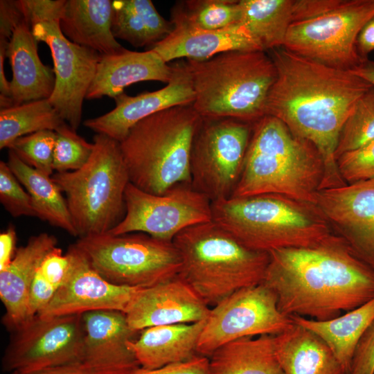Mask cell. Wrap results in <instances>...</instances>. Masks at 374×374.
I'll return each mask as SVG.
<instances>
[{
  "label": "cell",
  "mask_w": 374,
  "mask_h": 374,
  "mask_svg": "<svg viewBox=\"0 0 374 374\" xmlns=\"http://www.w3.org/2000/svg\"><path fill=\"white\" fill-rule=\"evenodd\" d=\"M268 52L276 78L267 98L265 116L277 118L319 151L324 163L321 190L347 185L335 159L339 134L357 101L373 87L350 70L325 65L283 47Z\"/></svg>",
  "instance_id": "obj_1"
},
{
  "label": "cell",
  "mask_w": 374,
  "mask_h": 374,
  "mask_svg": "<svg viewBox=\"0 0 374 374\" xmlns=\"http://www.w3.org/2000/svg\"><path fill=\"white\" fill-rule=\"evenodd\" d=\"M269 255L262 283L287 316L328 321L374 299V269L335 234L314 247L274 249Z\"/></svg>",
  "instance_id": "obj_2"
},
{
  "label": "cell",
  "mask_w": 374,
  "mask_h": 374,
  "mask_svg": "<svg viewBox=\"0 0 374 374\" xmlns=\"http://www.w3.org/2000/svg\"><path fill=\"white\" fill-rule=\"evenodd\" d=\"M324 177L317 148L266 115L253 123L242 170L231 197L279 194L316 204Z\"/></svg>",
  "instance_id": "obj_3"
},
{
  "label": "cell",
  "mask_w": 374,
  "mask_h": 374,
  "mask_svg": "<svg viewBox=\"0 0 374 374\" xmlns=\"http://www.w3.org/2000/svg\"><path fill=\"white\" fill-rule=\"evenodd\" d=\"M212 215L214 222L258 251L312 247L335 234L316 204L279 194L212 202Z\"/></svg>",
  "instance_id": "obj_4"
},
{
  "label": "cell",
  "mask_w": 374,
  "mask_h": 374,
  "mask_svg": "<svg viewBox=\"0 0 374 374\" xmlns=\"http://www.w3.org/2000/svg\"><path fill=\"white\" fill-rule=\"evenodd\" d=\"M201 118L191 104L168 108L136 123L119 143L130 183L154 195L190 184V150Z\"/></svg>",
  "instance_id": "obj_5"
},
{
  "label": "cell",
  "mask_w": 374,
  "mask_h": 374,
  "mask_svg": "<svg viewBox=\"0 0 374 374\" xmlns=\"http://www.w3.org/2000/svg\"><path fill=\"white\" fill-rule=\"evenodd\" d=\"M172 242L181 258L178 276L209 307L263 281L269 253L245 247L213 220L186 228Z\"/></svg>",
  "instance_id": "obj_6"
},
{
  "label": "cell",
  "mask_w": 374,
  "mask_h": 374,
  "mask_svg": "<svg viewBox=\"0 0 374 374\" xmlns=\"http://www.w3.org/2000/svg\"><path fill=\"white\" fill-rule=\"evenodd\" d=\"M202 118H228L253 124L265 116L275 65L262 51H231L204 60H186Z\"/></svg>",
  "instance_id": "obj_7"
},
{
  "label": "cell",
  "mask_w": 374,
  "mask_h": 374,
  "mask_svg": "<svg viewBox=\"0 0 374 374\" xmlns=\"http://www.w3.org/2000/svg\"><path fill=\"white\" fill-rule=\"evenodd\" d=\"M93 143L92 154L82 168L51 176L66 196L78 238L109 232L125 213L130 179L120 143L101 134L94 136Z\"/></svg>",
  "instance_id": "obj_8"
},
{
  "label": "cell",
  "mask_w": 374,
  "mask_h": 374,
  "mask_svg": "<svg viewBox=\"0 0 374 374\" xmlns=\"http://www.w3.org/2000/svg\"><path fill=\"white\" fill-rule=\"evenodd\" d=\"M107 281L146 288L178 276L179 253L172 241L143 233H109L79 238L75 243Z\"/></svg>",
  "instance_id": "obj_9"
},
{
  "label": "cell",
  "mask_w": 374,
  "mask_h": 374,
  "mask_svg": "<svg viewBox=\"0 0 374 374\" xmlns=\"http://www.w3.org/2000/svg\"><path fill=\"white\" fill-rule=\"evenodd\" d=\"M253 125L233 118H201L190 150V185L211 202L231 197Z\"/></svg>",
  "instance_id": "obj_10"
},
{
  "label": "cell",
  "mask_w": 374,
  "mask_h": 374,
  "mask_svg": "<svg viewBox=\"0 0 374 374\" xmlns=\"http://www.w3.org/2000/svg\"><path fill=\"white\" fill-rule=\"evenodd\" d=\"M374 18V0H341L317 17L292 24L283 48L325 65L352 70L366 59L357 41L365 25Z\"/></svg>",
  "instance_id": "obj_11"
},
{
  "label": "cell",
  "mask_w": 374,
  "mask_h": 374,
  "mask_svg": "<svg viewBox=\"0 0 374 374\" xmlns=\"http://www.w3.org/2000/svg\"><path fill=\"white\" fill-rule=\"evenodd\" d=\"M125 205L123 218L107 233H143L173 241L186 228L213 220L211 201L188 184L175 186L163 195H154L129 183Z\"/></svg>",
  "instance_id": "obj_12"
},
{
  "label": "cell",
  "mask_w": 374,
  "mask_h": 374,
  "mask_svg": "<svg viewBox=\"0 0 374 374\" xmlns=\"http://www.w3.org/2000/svg\"><path fill=\"white\" fill-rule=\"evenodd\" d=\"M282 313L275 294L264 284L240 289L210 310L197 344V353L209 357L222 345L262 335H277L292 326Z\"/></svg>",
  "instance_id": "obj_13"
},
{
  "label": "cell",
  "mask_w": 374,
  "mask_h": 374,
  "mask_svg": "<svg viewBox=\"0 0 374 374\" xmlns=\"http://www.w3.org/2000/svg\"><path fill=\"white\" fill-rule=\"evenodd\" d=\"M14 332L2 358L5 371L28 373L82 363V314L35 316Z\"/></svg>",
  "instance_id": "obj_14"
},
{
  "label": "cell",
  "mask_w": 374,
  "mask_h": 374,
  "mask_svg": "<svg viewBox=\"0 0 374 374\" xmlns=\"http://www.w3.org/2000/svg\"><path fill=\"white\" fill-rule=\"evenodd\" d=\"M32 31L37 42L48 46L53 61L55 83L48 100L62 119L76 131L81 123L83 100L101 54L68 39L60 29L59 20L35 24Z\"/></svg>",
  "instance_id": "obj_15"
},
{
  "label": "cell",
  "mask_w": 374,
  "mask_h": 374,
  "mask_svg": "<svg viewBox=\"0 0 374 374\" xmlns=\"http://www.w3.org/2000/svg\"><path fill=\"white\" fill-rule=\"evenodd\" d=\"M66 253L69 259L66 278L50 303L37 316L47 318L98 310L125 313L141 288L117 285L105 280L75 244Z\"/></svg>",
  "instance_id": "obj_16"
},
{
  "label": "cell",
  "mask_w": 374,
  "mask_h": 374,
  "mask_svg": "<svg viewBox=\"0 0 374 374\" xmlns=\"http://www.w3.org/2000/svg\"><path fill=\"white\" fill-rule=\"evenodd\" d=\"M316 204L334 233L374 269V180L320 190Z\"/></svg>",
  "instance_id": "obj_17"
},
{
  "label": "cell",
  "mask_w": 374,
  "mask_h": 374,
  "mask_svg": "<svg viewBox=\"0 0 374 374\" xmlns=\"http://www.w3.org/2000/svg\"><path fill=\"white\" fill-rule=\"evenodd\" d=\"M172 66V78L166 86L135 96L123 92L114 98L115 108L102 116L84 121V125L96 134H105L120 143L142 119L170 107L193 104L195 96L186 60H181Z\"/></svg>",
  "instance_id": "obj_18"
},
{
  "label": "cell",
  "mask_w": 374,
  "mask_h": 374,
  "mask_svg": "<svg viewBox=\"0 0 374 374\" xmlns=\"http://www.w3.org/2000/svg\"><path fill=\"white\" fill-rule=\"evenodd\" d=\"M82 317V363L89 374H132L141 367L129 346L138 332L130 328L124 312L98 310Z\"/></svg>",
  "instance_id": "obj_19"
},
{
  "label": "cell",
  "mask_w": 374,
  "mask_h": 374,
  "mask_svg": "<svg viewBox=\"0 0 374 374\" xmlns=\"http://www.w3.org/2000/svg\"><path fill=\"white\" fill-rule=\"evenodd\" d=\"M210 307L177 276L138 290L125 314L135 332L157 326L192 323L206 320Z\"/></svg>",
  "instance_id": "obj_20"
},
{
  "label": "cell",
  "mask_w": 374,
  "mask_h": 374,
  "mask_svg": "<svg viewBox=\"0 0 374 374\" xmlns=\"http://www.w3.org/2000/svg\"><path fill=\"white\" fill-rule=\"evenodd\" d=\"M57 243L56 238L47 233L31 236L24 246L16 249L9 265L0 271V299L5 308L3 323L12 331L30 319V287L44 257Z\"/></svg>",
  "instance_id": "obj_21"
},
{
  "label": "cell",
  "mask_w": 374,
  "mask_h": 374,
  "mask_svg": "<svg viewBox=\"0 0 374 374\" xmlns=\"http://www.w3.org/2000/svg\"><path fill=\"white\" fill-rule=\"evenodd\" d=\"M172 75V66L152 49L138 52L123 48L115 53L101 54L86 99L114 98L123 93L125 87L142 81L168 84Z\"/></svg>",
  "instance_id": "obj_22"
},
{
  "label": "cell",
  "mask_w": 374,
  "mask_h": 374,
  "mask_svg": "<svg viewBox=\"0 0 374 374\" xmlns=\"http://www.w3.org/2000/svg\"><path fill=\"white\" fill-rule=\"evenodd\" d=\"M150 49L167 63L184 58L204 60L231 51H262L241 22L213 30L174 27L168 37Z\"/></svg>",
  "instance_id": "obj_23"
},
{
  "label": "cell",
  "mask_w": 374,
  "mask_h": 374,
  "mask_svg": "<svg viewBox=\"0 0 374 374\" xmlns=\"http://www.w3.org/2000/svg\"><path fill=\"white\" fill-rule=\"evenodd\" d=\"M37 41L26 20L14 29L7 49L12 78L10 91L13 105L49 99L55 83L53 69L44 65L37 51Z\"/></svg>",
  "instance_id": "obj_24"
},
{
  "label": "cell",
  "mask_w": 374,
  "mask_h": 374,
  "mask_svg": "<svg viewBox=\"0 0 374 374\" xmlns=\"http://www.w3.org/2000/svg\"><path fill=\"white\" fill-rule=\"evenodd\" d=\"M206 320L150 327L129 341L141 367L156 369L198 355L197 344Z\"/></svg>",
  "instance_id": "obj_25"
},
{
  "label": "cell",
  "mask_w": 374,
  "mask_h": 374,
  "mask_svg": "<svg viewBox=\"0 0 374 374\" xmlns=\"http://www.w3.org/2000/svg\"><path fill=\"white\" fill-rule=\"evenodd\" d=\"M112 1L66 0L60 19V29L71 42L102 55L124 47L112 32Z\"/></svg>",
  "instance_id": "obj_26"
},
{
  "label": "cell",
  "mask_w": 374,
  "mask_h": 374,
  "mask_svg": "<svg viewBox=\"0 0 374 374\" xmlns=\"http://www.w3.org/2000/svg\"><path fill=\"white\" fill-rule=\"evenodd\" d=\"M275 343L284 374H348L327 344L300 325L276 335Z\"/></svg>",
  "instance_id": "obj_27"
},
{
  "label": "cell",
  "mask_w": 374,
  "mask_h": 374,
  "mask_svg": "<svg viewBox=\"0 0 374 374\" xmlns=\"http://www.w3.org/2000/svg\"><path fill=\"white\" fill-rule=\"evenodd\" d=\"M275 336L246 337L226 343L209 358L212 374H284L278 362Z\"/></svg>",
  "instance_id": "obj_28"
},
{
  "label": "cell",
  "mask_w": 374,
  "mask_h": 374,
  "mask_svg": "<svg viewBox=\"0 0 374 374\" xmlns=\"http://www.w3.org/2000/svg\"><path fill=\"white\" fill-rule=\"evenodd\" d=\"M321 337L330 347L345 371L350 374L357 346L374 320V299L365 304L328 321L290 317Z\"/></svg>",
  "instance_id": "obj_29"
},
{
  "label": "cell",
  "mask_w": 374,
  "mask_h": 374,
  "mask_svg": "<svg viewBox=\"0 0 374 374\" xmlns=\"http://www.w3.org/2000/svg\"><path fill=\"white\" fill-rule=\"evenodd\" d=\"M112 32L116 39L135 47L148 46L168 37L173 30L150 0L112 1Z\"/></svg>",
  "instance_id": "obj_30"
},
{
  "label": "cell",
  "mask_w": 374,
  "mask_h": 374,
  "mask_svg": "<svg viewBox=\"0 0 374 374\" xmlns=\"http://www.w3.org/2000/svg\"><path fill=\"white\" fill-rule=\"evenodd\" d=\"M7 163L29 194L35 217L77 237L66 199L51 177L27 165L10 150Z\"/></svg>",
  "instance_id": "obj_31"
},
{
  "label": "cell",
  "mask_w": 374,
  "mask_h": 374,
  "mask_svg": "<svg viewBox=\"0 0 374 374\" xmlns=\"http://www.w3.org/2000/svg\"><path fill=\"white\" fill-rule=\"evenodd\" d=\"M241 20L263 51L283 46L295 0H240Z\"/></svg>",
  "instance_id": "obj_32"
},
{
  "label": "cell",
  "mask_w": 374,
  "mask_h": 374,
  "mask_svg": "<svg viewBox=\"0 0 374 374\" xmlns=\"http://www.w3.org/2000/svg\"><path fill=\"white\" fill-rule=\"evenodd\" d=\"M66 122L48 99L22 103L0 110V149L18 138L42 130L55 131Z\"/></svg>",
  "instance_id": "obj_33"
},
{
  "label": "cell",
  "mask_w": 374,
  "mask_h": 374,
  "mask_svg": "<svg viewBox=\"0 0 374 374\" xmlns=\"http://www.w3.org/2000/svg\"><path fill=\"white\" fill-rule=\"evenodd\" d=\"M240 1L187 0L177 2L171 10L174 27L218 30L240 22Z\"/></svg>",
  "instance_id": "obj_34"
},
{
  "label": "cell",
  "mask_w": 374,
  "mask_h": 374,
  "mask_svg": "<svg viewBox=\"0 0 374 374\" xmlns=\"http://www.w3.org/2000/svg\"><path fill=\"white\" fill-rule=\"evenodd\" d=\"M374 140V87L356 103L339 134L335 159Z\"/></svg>",
  "instance_id": "obj_35"
},
{
  "label": "cell",
  "mask_w": 374,
  "mask_h": 374,
  "mask_svg": "<svg viewBox=\"0 0 374 374\" xmlns=\"http://www.w3.org/2000/svg\"><path fill=\"white\" fill-rule=\"evenodd\" d=\"M53 168L56 172L74 171L89 159L93 143H89L66 123L55 131Z\"/></svg>",
  "instance_id": "obj_36"
},
{
  "label": "cell",
  "mask_w": 374,
  "mask_h": 374,
  "mask_svg": "<svg viewBox=\"0 0 374 374\" xmlns=\"http://www.w3.org/2000/svg\"><path fill=\"white\" fill-rule=\"evenodd\" d=\"M56 134L42 130L16 139L8 148L25 163L51 177Z\"/></svg>",
  "instance_id": "obj_37"
},
{
  "label": "cell",
  "mask_w": 374,
  "mask_h": 374,
  "mask_svg": "<svg viewBox=\"0 0 374 374\" xmlns=\"http://www.w3.org/2000/svg\"><path fill=\"white\" fill-rule=\"evenodd\" d=\"M336 163L339 173L347 185L374 180V140L342 154Z\"/></svg>",
  "instance_id": "obj_38"
},
{
  "label": "cell",
  "mask_w": 374,
  "mask_h": 374,
  "mask_svg": "<svg viewBox=\"0 0 374 374\" xmlns=\"http://www.w3.org/2000/svg\"><path fill=\"white\" fill-rule=\"evenodd\" d=\"M0 201L12 217H35L29 194L3 161H0Z\"/></svg>",
  "instance_id": "obj_39"
},
{
  "label": "cell",
  "mask_w": 374,
  "mask_h": 374,
  "mask_svg": "<svg viewBox=\"0 0 374 374\" xmlns=\"http://www.w3.org/2000/svg\"><path fill=\"white\" fill-rule=\"evenodd\" d=\"M25 20L32 26L49 20H59L66 0H19Z\"/></svg>",
  "instance_id": "obj_40"
},
{
  "label": "cell",
  "mask_w": 374,
  "mask_h": 374,
  "mask_svg": "<svg viewBox=\"0 0 374 374\" xmlns=\"http://www.w3.org/2000/svg\"><path fill=\"white\" fill-rule=\"evenodd\" d=\"M350 374H374V320L357 346Z\"/></svg>",
  "instance_id": "obj_41"
},
{
  "label": "cell",
  "mask_w": 374,
  "mask_h": 374,
  "mask_svg": "<svg viewBox=\"0 0 374 374\" xmlns=\"http://www.w3.org/2000/svg\"><path fill=\"white\" fill-rule=\"evenodd\" d=\"M69 267V259L67 254H63L62 249L56 247L44 257L39 271L57 290L64 282Z\"/></svg>",
  "instance_id": "obj_42"
},
{
  "label": "cell",
  "mask_w": 374,
  "mask_h": 374,
  "mask_svg": "<svg viewBox=\"0 0 374 374\" xmlns=\"http://www.w3.org/2000/svg\"><path fill=\"white\" fill-rule=\"evenodd\" d=\"M132 374H212L209 358L198 355L193 359L179 363L170 364L156 369L140 367Z\"/></svg>",
  "instance_id": "obj_43"
},
{
  "label": "cell",
  "mask_w": 374,
  "mask_h": 374,
  "mask_svg": "<svg viewBox=\"0 0 374 374\" xmlns=\"http://www.w3.org/2000/svg\"><path fill=\"white\" fill-rule=\"evenodd\" d=\"M57 289L42 275L39 269L30 287L28 297L30 319L39 314L53 299Z\"/></svg>",
  "instance_id": "obj_44"
},
{
  "label": "cell",
  "mask_w": 374,
  "mask_h": 374,
  "mask_svg": "<svg viewBox=\"0 0 374 374\" xmlns=\"http://www.w3.org/2000/svg\"><path fill=\"white\" fill-rule=\"evenodd\" d=\"M24 20L19 0L0 1V38L10 40L15 27Z\"/></svg>",
  "instance_id": "obj_45"
},
{
  "label": "cell",
  "mask_w": 374,
  "mask_h": 374,
  "mask_svg": "<svg viewBox=\"0 0 374 374\" xmlns=\"http://www.w3.org/2000/svg\"><path fill=\"white\" fill-rule=\"evenodd\" d=\"M341 0H295V23L309 20L335 8Z\"/></svg>",
  "instance_id": "obj_46"
},
{
  "label": "cell",
  "mask_w": 374,
  "mask_h": 374,
  "mask_svg": "<svg viewBox=\"0 0 374 374\" xmlns=\"http://www.w3.org/2000/svg\"><path fill=\"white\" fill-rule=\"evenodd\" d=\"M16 233L13 226H10L0 234V271L6 269L15 254Z\"/></svg>",
  "instance_id": "obj_47"
},
{
  "label": "cell",
  "mask_w": 374,
  "mask_h": 374,
  "mask_svg": "<svg viewBox=\"0 0 374 374\" xmlns=\"http://www.w3.org/2000/svg\"><path fill=\"white\" fill-rule=\"evenodd\" d=\"M360 55L367 59V55L374 51V18L368 21L361 30L357 41Z\"/></svg>",
  "instance_id": "obj_48"
},
{
  "label": "cell",
  "mask_w": 374,
  "mask_h": 374,
  "mask_svg": "<svg viewBox=\"0 0 374 374\" xmlns=\"http://www.w3.org/2000/svg\"><path fill=\"white\" fill-rule=\"evenodd\" d=\"M11 374H89L82 363L71 364L43 368L28 373H12Z\"/></svg>",
  "instance_id": "obj_49"
},
{
  "label": "cell",
  "mask_w": 374,
  "mask_h": 374,
  "mask_svg": "<svg viewBox=\"0 0 374 374\" xmlns=\"http://www.w3.org/2000/svg\"><path fill=\"white\" fill-rule=\"evenodd\" d=\"M8 44V39L0 38V96L10 98V83L6 79L4 72V60L7 57L6 54Z\"/></svg>",
  "instance_id": "obj_50"
},
{
  "label": "cell",
  "mask_w": 374,
  "mask_h": 374,
  "mask_svg": "<svg viewBox=\"0 0 374 374\" xmlns=\"http://www.w3.org/2000/svg\"><path fill=\"white\" fill-rule=\"evenodd\" d=\"M352 73L367 81L374 87V62L368 59L350 70Z\"/></svg>",
  "instance_id": "obj_51"
}]
</instances>
